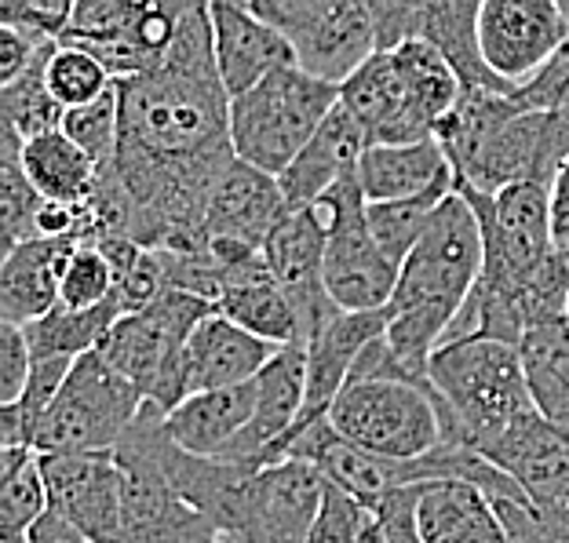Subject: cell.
<instances>
[{"instance_id":"obj_1","label":"cell","mask_w":569,"mask_h":543,"mask_svg":"<svg viewBox=\"0 0 569 543\" xmlns=\"http://www.w3.org/2000/svg\"><path fill=\"white\" fill-rule=\"evenodd\" d=\"M113 175L128 198V241L153 252L198 249L204 204L238 161L230 95L216 67L209 4H190L158 70L118 84Z\"/></svg>"},{"instance_id":"obj_2","label":"cell","mask_w":569,"mask_h":543,"mask_svg":"<svg viewBox=\"0 0 569 543\" xmlns=\"http://www.w3.org/2000/svg\"><path fill=\"white\" fill-rule=\"evenodd\" d=\"M482 230L468 201L452 190V198L427 223L417 249L409 252L398 274L395 300L387 306V346L409 380L427 383V365L435 351L449 340L463 303L482 278Z\"/></svg>"},{"instance_id":"obj_3","label":"cell","mask_w":569,"mask_h":543,"mask_svg":"<svg viewBox=\"0 0 569 543\" xmlns=\"http://www.w3.org/2000/svg\"><path fill=\"white\" fill-rule=\"evenodd\" d=\"M435 139L463 190L497 198L519 183L551 187L569 158V110H522L515 95L463 92Z\"/></svg>"},{"instance_id":"obj_4","label":"cell","mask_w":569,"mask_h":543,"mask_svg":"<svg viewBox=\"0 0 569 543\" xmlns=\"http://www.w3.org/2000/svg\"><path fill=\"white\" fill-rule=\"evenodd\" d=\"M427 383L442 409L446 442L482 449L537 412L519 346L500 340L442 343L427 365Z\"/></svg>"},{"instance_id":"obj_5","label":"cell","mask_w":569,"mask_h":543,"mask_svg":"<svg viewBox=\"0 0 569 543\" xmlns=\"http://www.w3.org/2000/svg\"><path fill=\"white\" fill-rule=\"evenodd\" d=\"M340 107V88L289 67L252 92L230 99V139L238 161L281 179L318 128Z\"/></svg>"},{"instance_id":"obj_6","label":"cell","mask_w":569,"mask_h":543,"mask_svg":"<svg viewBox=\"0 0 569 543\" xmlns=\"http://www.w3.org/2000/svg\"><path fill=\"white\" fill-rule=\"evenodd\" d=\"M209 314H216L212 303L172 289L139 314H124L99 343V354L147 398V405L168 416L187 402V343Z\"/></svg>"},{"instance_id":"obj_7","label":"cell","mask_w":569,"mask_h":543,"mask_svg":"<svg viewBox=\"0 0 569 543\" xmlns=\"http://www.w3.org/2000/svg\"><path fill=\"white\" fill-rule=\"evenodd\" d=\"M332 431L387 463H417L446 445L431 383L351 380L329 409Z\"/></svg>"},{"instance_id":"obj_8","label":"cell","mask_w":569,"mask_h":543,"mask_svg":"<svg viewBox=\"0 0 569 543\" xmlns=\"http://www.w3.org/2000/svg\"><path fill=\"white\" fill-rule=\"evenodd\" d=\"M147 398L99 351L73 361L59 398L33 438L37 456L62 452H113L139 423Z\"/></svg>"},{"instance_id":"obj_9","label":"cell","mask_w":569,"mask_h":543,"mask_svg":"<svg viewBox=\"0 0 569 543\" xmlns=\"http://www.w3.org/2000/svg\"><path fill=\"white\" fill-rule=\"evenodd\" d=\"M249 8L289 41L296 67L315 81L343 88L377 56L369 0H249Z\"/></svg>"},{"instance_id":"obj_10","label":"cell","mask_w":569,"mask_h":543,"mask_svg":"<svg viewBox=\"0 0 569 543\" xmlns=\"http://www.w3.org/2000/svg\"><path fill=\"white\" fill-rule=\"evenodd\" d=\"M326 474L310 463L284 460L244 471L212 514L216 536L234 543H307L315 529Z\"/></svg>"},{"instance_id":"obj_11","label":"cell","mask_w":569,"mask_h":543,"mask_svg":"<svg viewBox=\"0 0 569 543\" xmlns=\"http://www.w3.org/2000/svg\"><path fill=\"white\" fill-rule=\"evenodd\" d=\"M315 212L326 223V292L329 303L343 314H372L387 310L398 289V267L383 244L372 238L366 215V193L358 187V175L343 179L315 204Z\"/></svg>"},{"instance_id":"obj_12","label":"cell","mask_w":569,"mask_h":543,"mask_svg":"<svg viewBox=\"0 0 569 543\" xmlns=\"http://www.w3.org/2000/svg\"><path fill=\"white\" fill-rule=\"evenodd\" d=\"M284 215H289V204H284L278 179L244 161H234L212 187L198 249L190 255H201L219 270H234L263 255L267 238L274 234Z\"/></svg>"},{"instance_id":"obj_13","label":"cell","mask_w":569,"mask_h":543,"mask_svg":"<svg viewBox=\"0 0 569 543\" xmlns=\"http://www.w3.org/2000/svg\"><path fill=\"white\" fill-rule=\"evenodd\" d=\"M124 471L121 543H212L216 529L172 489L161 463L142 445L136 426L113 449Z\"/></svg>"},{"instance_id":"obj_14","label":"cell","mask_w":569,"mask_h":543,"mask_svg":"<svg viewBox=\"0 0 569 543\" xmlns=\"http://www.w3.org/2000/svg\"><path fill=\"white\" fill-rule=\"evenodd\" d=\"M566 37L559 0H482L478 11V41L489 70L515 88L533 81L562 51Z\"/></svg>"},{"instance_id":"obj_15","label":"cell","mask_w":569,"mask_h":543,"mask_svg":"<svg viewBox=\"0 0 569 543\" xmlns=\"http://www.w3.org/2000/svg\"><path fill=\"white\" fill-rule=\"evenodd\" d=\"M48 507L62 511L92 543H121L124 471L113 452L41 456Z\"/></svg>"},{"instance_id":"obj_16","label":"cell","mask_w":569,"mask_h":543,"mask_svg":"<svg viewBox=\"0 0 569 543\" xmlns=\"http://www.w3.org/2000/svg\"><path fill=\"white\" fill-rule=\"evenodd\" d=\"M387 325H391V314H387V310H372V314H343V310H336L326 325L310 335L303 416L296 423V431L284 438V445H289L300 431H307L310 423L329 420V409L336 398L343 394V386L351 383L361 354H366L377 340H383ZM284 445L278 449L274 463H281ZM274 463H270V467H274Z\"/></svg>"},{"instance_id":"obj_17","label":"cell","mask_w":569,"mask_h":543,"mask_svg":"<svg viewBox=\"0 0 569 543\" xmlns=\"http://www.w3.org/2000/svg\"><path fill=\"white\" fill-rule=\"evenodd\" d=\"M326 249H329V234L315 209L289 212L263 244V260L281 289L289 292L307 343L336 314L326 292Z\"/></svg>"},{"instance_id":"obj_18","label":"cell","mask_w":569,"mask_h":543,"mask_svg":"<svg viewBox=\"0 0 569 543\" xmlns=\"http://www.w3.org/2000/svg\"><path fill=\"white\" fill-rule=\"evenodd\" d=\"M475 452L508 474L537 507H569V426L529 412Z\"/></svg>"},{"instance_id":"obj_19","label":"cell","mask_w":569,"mask_h":543,"mask_svg":"<svg viewBox=\"0 0 569 543\" xmlns=\"http://www.w3.org/2000/svg\"><path fill=\"white\" fill-rule=\"evenodd\" d=\"M307 402V346H284V351L263 369L256 380V416L249 423L234 449L227 452L223 463H238V467H270L284 445V438L296 431L303 416Z\"/></svg>"},{"instance_id":"obj_20","label":"cell","mask_w":569,"mask_h":543,"mask_svg":"<svg viewBox=\"0 0 569 543\" xmlns=\"http://www.w3.org/2000/svg\"><path fill=\"white\" fill-rule=\"evenodd\" d=\"M340 107L366 128L369 147H412L435 139V128L420 118L391 51H377L340 88Z\"/></svg>"},{"instance_id":"obj_21","label":"cell","mask_w":569,"mask_h":543,"mask_svg":"<svg viewBox=\"0 0 569 543\" xmlns=\"http://www.w3.org/2000/svg\"><path fill=\"white\" fill-rule=\"evenodd\" d=\"M212 48L216 67L223 77V88L230 99L252 92L267 77L296 67V56L289 41L267 26L260 16H252L249 4H234V0H212Z\"/></svg>"},{"instance_id":"obj_22","label":"cell","mask_w":569,"mask_h":543,"mask_svg":"<svg viewBox=\"0 0 569 543\" xmlns=\"http://www.w3.org/2000/svg\"><path fill=\"white\" fill-rule=\"evenodd\" d=\"M281 351L284 346L238 329L223 314H209L187 343V398L256 383Z\"/></svg>"},{"instance_id":"obj_23","label":"cell","mask_w":569,"mask_h":543,"mask_svg":"<svg viewBox=\"0 0 569 543\" xmlns=\"http://www.w3.org/2000/svg\"><path fill=\"white\" fill-rule=\"evenodd\" d=\"M284 460H300L318 467L321 474L329 477L332 485H340L343 493H351L358 503L377 514V507L395 493V489H406V474L402 463H387L372 452L351 445L347 438H340L332 431L329 420L310 423L307 431H300L284 445Z\"/></svg>"},{"instance_id":"obj_24","label":"cell","mask_w":569,"mask_h":543,"mask_svg":"<svg viewBox=\"0 0 569 543\" xmlns=\"http://www.w3.org/2000/svg\"><path fill=\"white\" fill-rule=\"evenodd\" d=\"M369 150L366 128H361L343 107L332 110V118L318 128V135L307 142L303 153L296 158L284 175L278 179L289 212H307L336 190L343 179L358 175L361 153Z\"/></svg>"},{"instance_id":"obj_25","label":"cell","mask_w":569,"mask_h":543,"mask_svg":"<svg viewBox=\"0 0 569 543\" xmlns=\"http://www.w3.org/2000/svg\"><path fill=\"white\" fill-rule=\"evenodd\" d=\"M77 241H22L0 263V325L26 329L59 306V284Z\"/></svg>"},{"instance_id":"obj_26","label":"cell","mask_w":569,"mask_h":543,"mask_svg":"<svg viewBox=\"0 0 569 543\" xmlns=\"http://www.w3.org/2000/svg\"><path fill=\"white\" fill-rule=\"evenodd\" d=\"M216 314H223L238 329L260 335V340L274 346H296V343L307 346L300 314H296L289 292L270 274L263 255L230 270L223 292L216 300Z\"/></svg>"},{"instance_id":"obj_27","label":"cell","mask_w":569,"mask_h":543,"mask_svg":"<svg viewBox=\"0 0 569 543\" xmlns=\"http://www.w3.org/2000/svg\"><path fill=\"white\" fill-rule=\"evenodd\" d=\"M256 416V383L227 386L187 398L161 420V431L172 445L201 460H223Z\"/></svg>"},{"instance_id":"obj_28","label":"cell","mask_w":569,"mask_h":543,"mask_svg":"<svg viewBox=\"0 0 569 543\" xmlns=\"http://www.w3.org/2000/svg\"><path fill=\"white\" fill-rule=\"evenodd\" d=\"M478 11H482V0H420L417 41H427L452 70H457L463 92L515 95L519 88L500 81L482 56V41H478Z\"/></svg>"},{"instance_id":"obj_29","label":"cell","mask_w":569,"mask_h":543,"mask_svg":"<svg viewBox=\"0 0 569 543\" xmlns=\"http://www.w3.org/2000/svg\"><path fill=\"white\" fill-rule=\"evenodd\" d=\"M417 525L423 543H511L497 503L468 482L420 485Z\"/></svg>"},{"instance_id":"obj_30","label":"cell","mask_w":569,"mask_h":543,"mask_svg":"<svg viewBox=\"0 0 569 543\" xmlns=\"http://www.w3.org/2000/svg\"><path fill=\"white\" fill-rule=\"evenodd\" d=\"M446 175H452V168L438 139L412 147H369L358 161V187L366 193V204L417 198Z\"/></svg>"},{"instance_id":"obj_31","label":"cell","mask_w":569,"mask_h":543,"mask_svg":"<svg viewBox=\"0 0 569 543\" xmlns=\"http://www.w3.org/2000/svg\"><path fill=\"white\" fill-rule=\"evenodd\" d=\"M22 172L44 201L56 204H88L99 190V168L62 132L26 142Z\"/></svg>"},{"instance_id":"obj_32","label":"cell","mask_w":569,"mask_h":543,"mask_svg":"<svg viewBox=\"0 0 569 543\" xmlns=\"http://www.w3.org/2000/svg\"><path fill=\"white\" fill-rule=\"evenodd\" d=\"M526 386L545 420L569 426V321L540 325L519 343Z\"/></svg>"},{"instance_id":"obj_33","label":"cell","mask_w":569,"mask_h":543,"mask_svg":"<svg viewBox=\"0 0 569 543\" xmlns=\"http://www.w3.org/2000/svg\"><path fill=\"white\" fill-rule=\"evenodd\" d=\"M124 318V310L118 300L102 303L96 310H67L56 306L41 321L26 325V340H30L33 361L37 358H84L99 351V343L107 340L110 329Z\"/></svg>"},{"instance_id":"obj_34","label":"cell","mask_w":569,"mask_h":543,"mask_svg":"<svg viewBox=\"0 0 569 543\" xmlns=\"http://www.w3.org/2000/svg\"><path fill=\"white\" fill-rule=\"evenodd\" d=\"M56 48H59L56 41L44 44L33 56L30 67H26L22 77H16L11 84L0 88V124L16 128L26 142L51 135V132H62V121H67V110L59 107L48 88V62H51V51Z\"/></svg>"},{"instance_id":"obj_35","label":"cell","mask_w":569,"mask_h":543,"mask_svg":"<svg viewBox=\"0 0 569 543\" xmlns=\"http://www.w3.org/2000/svg\"><path fill=\"white\" fill-rule=\"evenodd\" d=\"M452 190H457V175H446L442 183H435L431 190L417 193V198L366 204L372 238L383 244V252L391 255L398 267L409 260V252L417 249V241L423 238L427 223H431L435 212L452 198Z\"/></svg>"},{"instance_id":"obj_36","label":"cell","mask_w":569,"mask_h":543,"mask_svg":"<svg viewBox=\"0 0 569 543\" xmlns=\"http://www.w3.org/2000/svg\"><path fill=\"white\" fill-rule=\"evenodd\" d=\"M48 511L41 456L33 449H0V525L4 533H30Z\"/></svg>"},{"instance_id":"obj_37","label":"cell","mask_w":569,"mask_h":543,"mask_svg":"<svg viewBox=\"0 0 569 543\" xmlns=\"http://www.w3.org/2000/svg\"><path fill=\"white\" fill-rule=\"evenodd\" d=\"M118 132H121L118 84L102 99L88 102V107L67 110V121H62V135H67L99 172H107V168H113V161H118Z\"/></svg>"},{"instance_id":"obj_38","label":"cell","mask_w":569,"mask_h":543,"mask_svg":"<svg viewBox=\"0 0 569 543\" xmlns=\"http://www.w3.org/2000/svg\"><path fill=\"white\" fill-rule=\"evenodd\" d=\"M48 88L62 110H81L113 88V77L81 48L59 44L48 62Z\"/></svg>"},{"instance_id":"obj_39","label":"cell","mask_w":569,"mask_h":543,"mask_svg":"<svg viewBox=\"0 0 569 543\" xmlns=\"http://www.w3.org/2000/svg\"><path fill=\"white\" fill-rule=\"evenodd\" d=\"M113 292H118V278H113V267L102 255L99 244H77L59 284V306L96 310L102 303H110Z\"/></svg>"},{"instance_id":"obj_40","label":"cell","mask_w":569,"mask_h":543,"mask_svg":"<svg viewBox=\"0 0 569 543\" xmlns=\"http://www.w3.org/2000/svg\"><path fill=\"white\" fill-rule=\"evenodd\" d=\"M142 8L147 4H136V0H77L73 16H70V30L62 33L59 44L88 48V44L121 41L124 33H132Z\"/></svg>"},{"instance_id":"obj_41","label":"cell","mask_w":569,"mask_h":543,"mask_svg":"<svg viewBox=\"0 0 569 543\" xmlns=\"http://www.w3.org/2000/svg\"><path fill=\"white\" fill-rule=\"evenodd\" d=\"M44 209V198L26 179L22 164H0V227H4V252L22 241H33L37 212Z\"/></svg>"},{"instance_id":"obj_42","label":"cell","mask_w":569,"mask_h":543,"mask_svg":"<svg viewBox=\"0 0 569 543\" xmlns=\"http://www.w3.org/2000/svg\"><path fill=\"white\" fill-rule=\"evenodd\" d=\"M511 543H569V507H537L529 500H493Z\"/></svg>"},{"instance_id":"obj_43","label":"cell","mask_w":569,"mask_h":543,"mask_svg":"<svg viewBox=\"0 0 569 543\" xmlns=\"http://www.w3.org/2000/svg\"><path fill=\"white\" fill-rule=\"evenodd\" d=\"M372 519L377 514L366 503H358L351 493H343L340 485H332L326 477V496H321L318 519L307 543H358Z\"/></svg>"},{"instance_id":"obj_44","label":"cell","mask_w":569,"mask_h":543,"mask_svg":"<svg viewBox=\"0 0 569 543\" xmlns=\"http://www.w3.org/2000/svg\"><path fill=\"white\" fill-rule=\"evenodd\" d=\"M73 4L70 0H0V26H11L33 41H62L70 30Z\"/></svg>"},{"instance_id":"obj_45","label":"cell","mask_w":569,"mask_h":543,"mask_svg":"<svg viewBox=\"0 0 569 543\" xmlns=\"http://www.w3.org/2000/svg\"><path fill=\"white\" fill-rule=\"evenodd\" d=\"M33 369V351L26 340V329L16 325H0V409L16 405L26 383H30Z\"/></svg>"},{"instance_id":"obj_46","label":"cell","mask_w":569,"mask_h":543,"mask_svg":"<svg viewBox=\"0 0 569 543\" xmlns=\"http://www.w3.org/2000/svg\"><path fill=\"white\" fill-rule=\"evenodd\" d=\"M377 22V51H398L417 41L420 33V0H369Z\"/></svg>"},{"instance_id":"obj_47","label":"cell","mask_w":569,"mask_h":543,"mask_svg":"<svg viewBox=\"0 0 569 543\" xmlns=\"http://www.w3.org/2000/svg\"><path fill=\"white\" fill-rule=\"evenodd\" d=\"M417 503H420V485H406L395 489L377 507V519L391 543H423L417 525Z\"/></svg>"},{"instance_id":"obj_48","label":"cell","mask_w":569,"mask_h":543,"mask_svg":"<svg viewBox=\"0 0 569 543\" xmlns=\"http://www.w3.org/2000/svg\"><path fill=\"white\" fill-rule=\"evenodd\" d=\"M51 44V41H48ZM44 44L33 41V37H26L19 30H11V26H0V88L11 84L16 77L26 73V67L33 62V56L41 51Z\"/></svg>"},{"instance_id":"obj_49","label":"cell","mask_w":569,"mask_h":543,"mask_svg":"<svg viewBox=\"0 0 569 543\" xmlns=\"http://www.w3.org/2000/svg\"><path fill=\"white\" fill-rule=\"evenodd\" d=\"M26 540L30 543H92L88 540L81 529H77L67 514L56 511V507H48L41 519H37L30 525V533H26Z\"/></svg>"},{"instance_id":"obj_50","label":"cell","mask_w":569,"mask_h":543,"mask_svg":"<svg viewBox=\"0 0 569 543\" xmlns=\"http://www.w3.org/2000/svg\"><path fill=\"white\" fill-rule=\"evenodd\" d=\"M551 234L555 249L569 252V158L562 161L559 175L551 183Z\"/></svg>"},{"instance_id":"obj_51","label":"cell","mask_w":569,"mask_h":543,"mask_svg":"<svg viewBox=\"0 0 569 543\" xmlns=\"http://www.w3.org/2000/svg\"><path fill=\"white\" fill-rule=\"evenodd\" d=\"M358 543H391V540H387L380 519H372V522L366 525V533H361V540H358Z\"/></svg>"},{"instance_id":"obj_52","label":"cell","mask_w":569,"mask_h":543,"mask_svg":"<svg viewBox=\"0 0 569 543\" xmlns=\"http://www.w3.org/2000/svg\"><path fill=\"white\" fill-rule=\"evenodd\" d=\"M212 543H234V540H227V536H216Z\"/></svg>"},{"instance_id":"obj_53","label":"cell","mask_w":569,"mask_h":543,"mask_svg":"<svg viewBox=\"0 0 569 543\" xmlns=\"http://www.w3.org/2000/svg\"><path fill=\"white\" fill-rule=\"evenodd\" d=\"M562 255H566V260H569V252H562Z\"/></svg>"},{"instance_id":"obj_54","label":"cell","mask_w":569,"mask_h":543,"mask_svg":"<svg viewBox=\"0 0 569 543\" xmlns=\"http://www.w3.org/2000/svg\"><path fill=\"white\" fill-rule=\"evenodd\" d=\"M566 321H569V310H566Z\"/></svg>"}]
</instances>
